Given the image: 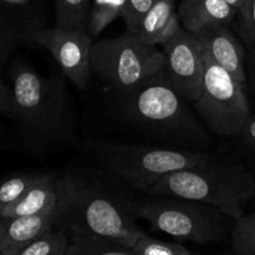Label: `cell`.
Instances as JSON below:
<instances>
[{
    "mask_svg": "<svg viewBox=\"0 0 255 255\" xmlns=\"http://www.w3.org/2000/svg\"><path fill=\"white\" fill-rule=\"evenodd\" d=\"M56 226L69 234L136 244L143 232L136 223L137 199L129 187L96 163L75 162L64 174Z\"/></svg>",
    "mask_w": 255,
    "mask_h": 255,
    "instance_id": "obj_1",
    "label": "cell"
},
{
    "mask_svg": "<svg viewBox=\"0 0 255 255\" xmlns=\"http://www.w3.org/2000/svg\"><path fill=\"white\" fill-rule=\"evenodd\" d=\"M119 116L127 126L167 147L208 151V132L167 80L164 70L136 91L116 96Z\"/></svg>",
    "mask_w": 255,
    "mask_h": 255,
    "instance_id": "obj_2",
    "label": "cell"
},
{
    "mask_svg": "<svg viewBox=\"0 0 255 255\" xmlns=\"http://www.w3.org/2000/svg\"><path fill=\"white\" fill-rule=\"evenodd\" d=\"M12 119L39 144L59 147L75 138L74 110L62 77H44L19 62L12 69Z\"/></svg>",
    "mask_w": 255,
    "mask_h": 255,
    "instance_id": "obj_3",
    "label": "cell"
},
{
    "mask_svg": "<svg viewBox=\"0 0 255 255\" xmlns=\"http://www.w3.org/2000/svg\"><path fill=\"white\" fill-rule=\"evenodd\" d=\"M142 193L211 204L238 221L255 198V176L242 162L214 156L202 164L167 174Z\"/></svg>",
    "mask_w": 255,
    "mask_h": 255,
    "instance_id": "obj_4",
    "label": "cell"
},
{
    "mask_svg": "<svg viewBox=\"0 0 255 255\" xmlns=\"http://www.w3.org/2000/svg\"><path fill=\"white\" fill-rule=\"evenodd\" d=\"M84 148L94 163L139 192L172 172L191 168L214 157L209 151L121 143L100 138L86 139Z\"/></svg>",
    "mask_w": 255,
    "mask_h": 255,
    "instance_id": "obj_5",
    "label": "cell"
},
{
    "mask_svg": "<svg viewBox=\"0 0 255 255\" xmlns=\"http://www.w3.org/2000/svg\"><path fill=\"white\" fill-rule=\"evenodd\" d=\"M91 69L115 96H121L136 91L161 74L164 57L157 45L127 31L92 45Z\"/></svg>",
    "mask_w": 255,
    "mask_h": 255,
    "instance_id": "obj_6",
    "label": "cell"
},
{
    "mask_svg": "<svg viewBox=\"0 0 255 255\" xmlns=\"http://www.w3.org/2000/svg\"><path fill=\"white\" fill-rule=\"evenodd\" d=\"M148 197L151 198L137 199V218L144 219L156 231L181 241L218 243L232 219L217 207L202 202L166 196Z\"/></svg>",
    "mask_w": 255,
    "mask_h": 255,
    "instance_id": "obj_7",
    "label": "cell"
},
{
    "mask_svg": "<svg viewBox=\"0 0 255 255\" xmlns=\"http://www.w3.org/2000/svg\"><path fill=\"white\" fill-rule=\"evenodd\" d=\"M204 79L194 110L204 126L221 137H238L251 117L246 86L203 55Z\"/></svg>",
    "mask_w": 255,
    "mask_h": 255,
    "instance_id": "obj_8",
    "label": "cell"
},
{
    "mask_svg": "<svg viewBox=\"0 0 255 255\" xmlns=\"http://www.w3.org/2000/svg\"><path fill=\"white\" fill-rule=\"evenodd\" d=\"M27 41L45 47L59 65L62 75L77 89H86L92 72L91 47L94 45L87 30L29 26Z\"/></svg>",
    "mask_w": 255,
    "mask_h": 255,
    "instance_id": "obj_9",
    "label": "cell"
},
{
    "mask_svg": "<svg viewBox=\"0 0 255 255\" xmlns=\"http://www.w3.org/2000/svg\"><path fill=\"white\" fill-rule=\"evenodd\" d=\"M161 46L167 80L182 99L194 104L201 96L204 79L201 44L192 32L182 27Z\"/></svg>",
    "mask_w": 255,
    "mask_h": 255,
    "instance_id": "obj_10",
    "label": "cell"
},
{
    "mask_svg": "<svg viewBox=\"0 0 255 255\" xmlns=\"http://www.w3.org/2000/svg\"><path fill=\"white\" fill-rule=\"evenodd\" d=\"M201 44L202 54L216 62L242 85H247L246 49L229 25H214L193 34Z\"/></svg>",
    "mask_w": 255,
    "mask_h": 255,
    "instance_id": "obj_11",
    "label": "cell"
},
{
    "mask_svg": "<svg viewBox=\"0 0 255 255\" xmlns=\"http://www.w3.org/2000/svg\"><path fill=\"white\" fill-rule=\"evenodd\" d=\"M59 207L34 216L0 217V253L16 255L56 226Z\"/></svg>",
    "mask_w": 255,
    "mask_h": 255,
    "instance_id": "obj_12",
    "label": "cell"
},
{
    "mask_svg": "<svg viewBox=\"0 0 255 255\" xmlns=\"http://www.w3.org/2000/svg\"><path fill=\"white\" fill-rule=\"evenodd\" d=\"M64 188L62 176L40 174L16 202L0 212V217L34 216L56 208L62 199Z\"/></svg>",
    "mask_w": 255,
    "mask_h": 255,
    "instance_id": "obj_13",
    "label": "cell"
},
{
    "mask_svg": "<svg viewBox=\"0 0 255 255\" xmlns=\"http://www.w3.org/2000/svg\"><path fill=\"white\" fill-rule=\"evenodd\" d=\"M237 12L224 0H182L178 6L182 27L192 34L214 25H231Z\"/></svg>",
    "mask_w": 255,
    "mask_h": 255,
    "instance_id": "obj_14",
    "label": "cell"
},
{
    "mask_svg": "<svg viewBox=\"0 0 255 255\" xmlns=\"http://www.w3.org/2000/svg\"><path fill=\"white\" fill-rule=\"evenodd\" d=\"M182 29L174 0H156L142 20L137 35L152 45H162Z\"/></svg>",
    "mask_w": 255,
    "mask_h": 255,
    "instance_id": "obj_15",
    "label": "cell"
},
{
    "mask_svg": "<svg viewBox=\"0 0 255 255\" xmlns=\"http://www.w3.org/2000/svg\"><path fill=\"white\" fill-rule=\"evenodd\" d=\"M91 0H55L56 27L87 30Z\"/></svg>",
    "mask_w": 255,
    "mask_h": 255,
    "instance_id": "obj_16",
    "label": "cell"
},
{
    "mask_svg": "<svg viewBox=\"0 0 255 255\" xmlns=\"http://www.w3.org/2000/svg\"><path fill=\"white\" fill-rule=\"evenodd\" d=\"M66 255H134L132 248L106 239L70 234Z\"/></svg>",
    "mask_w": 255,
    "mask_h": 255,
    "instance_id": "obj_17",
    "label": "cell"
},
{
    "mask_svg": "<svg viewBox=\"0 0 255 255\" xmlns=\"http://www.w3.org/2000/svg\"><path fill=\"white\" fill-rule=\"evenodd\" d=\"M70 234L64 227L54 226L16 255H66Z\"/></svg>",
    "mask_w": 255,
    "mask_h": 255,
    "instance_id": "obj_18",
    "label": "cell"
},
{
    "mask_svg": "<svg viewBox=\"0 0 255 255\" xmlns=\"http://www.w3.org/2000/svg\"><path fill=\"white\" fill-rule=\"evenodd\" d=\"M126 0H92L87 32L97 37L116 17L121 16Z\"/></svg>",
    "mask_w": 255,
    "mask_h": 255,
    "instance_id": "obj_19",
    "label": "cell"
},
{
    "mask_svg": "<svg viewBox=\"0 0 255 255\" xmlns=\"http://www.w3.org/2000/svg\"><path fill=\"white\" fill-rule=\"evenodd\" d=\"M234 255H255V213L244 214L232 231Z\"/></svg>",
    "mask_w": 255,
    "mask_h": 255,
    "instance_id": "obj_20",
    "label": "cell"
},
{
    "mask_svg": "<svg viewBox=\"0 0 255 255\" xmlns=\"http://www.w3.org/2000/svg\"><path fill=\"white\" fill-rule=\"evenodd\" d=\"M39 176L37 173H22L0 182V212L16 202Z\"/></svg>",
    "mask_w": 255,
    "mask_h": 255,
    "instance_id": "obj_21",
    "label": "cell"
},
{
    "mask_svg": "<svg viewBox=\"0 0 255 255\" xmlns=\"http://www.w3.org/2000/svg\"><path fill=\"white\" fill-rule=\"evenodd\" d=\"M132 251L134 255H192L181 244L159 241L146 233L139 237Z\"/></svg>",
    "mask_w": 255,
    "mask_h": 255,
    "instance_id": "obj_22",
    "label": "cell"
},
{
    "mask_svg": "<svg viewBox=\"0 0 255 255\" xmlns=\"http://www.w3.org/2000/svg\"><path fill=\"white\" fill-rule=\"evenodd\" d=\"M237 31L248 49L255 47V0H247L237 12Z\"/></svg>",
    "mask_w": 255,
    "mask_h": 255,
    "instance_id": "obj_23",
    "label": "cell"
},
{
    "mask_svg": "<svg viewBox=\"0 0 255 255\" xmlns=\"http://www.w3.org/2000/svg\"><path fill=\"white\" fill-rule=\"evenodd\" d=\"M156 0H126L121 17H124L127 31L137 34L144 15L153 6Z\"/></svg>",
    "mask_w": 255,
    "mask_h": 255,
    "instance_id": "obj_24",
    "label": "cell"
},
{
    "mask_svg": "<svg viewBox=\"0 0 255 255\" xmlns=\"http://www.w3.org/2000/svg\"><path fill=\"white\" fill-rule=\"evenodd\" d=\"M238 137H241L242 142L246 144L249 151L255 153V115H251V117L247 120Z\"/></svg>",
    "mask_w": 255,
    "mask_h": 255,
    "instance_id": "obj_25",
    "label": "cell"
},
{
    "mask_svg": "<svg viewBox=\"0 0 255 255\" xmlns=\"http://www.w3.org/2000/svg\"><path fill=\"white\" fill-rule=\"evenodd\" d=\"M0 114L12 117V92L0 79Z\"/></svg>",
    "mask_w": 255,
    "mask_h": 255,
    "instance_id": "obj_26",
    "label": "cell"
},
{
    "mask_svg": "<svg viewBox=\"0 0 255 255\" xmlns=\"http://www.w3.org/2000/svg\"><path fill=\"white\" fill-rule=\"evenodd\" d=\"M17 36L27 41L26 34H15V32L7 31L2 32L1 30H0V59H1V57L5 59V56H6L7 52H9L10 47H11L12 42L15 41V39H16Z\"/></svg>",
    "mask_w": 255,
    "mask_h": 255,
    "instance_id": "obj_27",
    "label": "cell"
},
{
    "mask_svg": "<svg viewBox=\"0 0 255 255\" xmlns=\"http://www.w3.org/2000/svg\"><path fill=\"white\" fill-rule=\"evenodd\" d=\"M224 1L228 2L229 5H232L234 9L239 10L242 6H243V4L247 1V0H224Z\"/></svg>",
    "mask_w": 255,
    "mask_h": 255,
    "instance_id": "obj_28",
    "label": "cell"
},
{
    "mask_svg": "<svg viewBox=\"0 0 255 255\" xmlns=\"http://www.w3.org/2000/svg\"><path fill=\"white\" fill-rule=\"evenodd\" d=\"M248 61H249V69H253V67H255V47L249 49Z\"/></svg>",
    "mask_w": 255,
    "mask_h": 255,
    "instance_id": "obj_29",
    "label": "cell"
},
{
    "mask_svg": "<svg viewBox=\"0 0 255 255\" xmlns=\"http://www.w3.org/2000/svg\"><path fill=\"white\" fill-rule=\"evenodd\" d=\"M4 1L10 2V4H22V2L27 1V0H4Z\"/></svg>",
    "mask_w": 255,
    "mask_h": 255,
    "instance_id": "obj_30",
    "label": "cell"
},
{
    "mask_svg": "<svg viewBox=\"0 0 255 255\" xmlns=\"http://www.w3.org/2000/svg\"><path fill=\"white\" fill-rule=\"evenodd\" d=\"M251 72H252V77H253L254 86H255V67H253V69H251Z\"/></svg>",
    "mask_w": 255,
    "mask_h": 255,
    "instance_id": "obj_31",
    "label": "cell"
},
{
    "mask_svg": "<svg viewBox=\"0 0 255 255\" xmlns=\"http://www.w3.org/2000/svg\"><path fill=\"white\" fill-rule=\"evenodd\" d=\"M0 255H2V254H1V253H0Z\"/></svg>",
    "mask_w": 255,
    "mask_h": 255,
    "instance_id": "obj_32",
    "label": "cell"
}]
</instances>
